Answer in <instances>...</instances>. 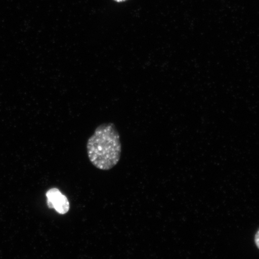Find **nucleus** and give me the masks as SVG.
I'll list each match as a JSON object with an SVG mask.
<instances>
[{
    "label": "nucleus",
    "mask_w": 259,
    "mask_h": 259,
    "mask_svg": "<svg viewBox=\"0 0 259 259\" xmlns=\"http://www.w3.org/2000/svg\"><path fill=\"white\" fill-rule=\"evenodd\" d=\"M89 160L99 170H109L120 160L122 146L119 132L113 123L97 127L87 143Z\"/></svg>",
    "instance_id": "obj_1"
},
{
    "label": "nucleus",
    "mask_w": 259,
    "mask_h": 259,
    "mask_svg": "<svg viewBox=\"0 0 259 259\" xmlns=\"http://www.w3.org/2000/svg\"><path fill=\"white\" fill-rule=\"evenodd\" d=\"M48 205L50 208H54L60 214H66L69 211L70 203L67 197L56 188L51 189L47 193Z\"/></svg>",
    "instance_id": "obj_2"
},
{
    "label": "nucleus",
    "mask_w": 259,
    "mask_h": 259,
    "mask_svg": "<svg viewBox=\"0 0 259 259\" xmlns=\"http://www.w3.org/2000/svg\"><path fill=\"white\" fill-rule=\"evenodd\" d=\"M254 241L255 245H256L257 248L259 249V230L255 235Z\"/></svg>",
    "instance_id": "obj_3"
},
{
    "label": "nucleus",
    "mask_w": 259,
    "mask_h": 259,
    "mask_svg": "<svg viewBox=\"0 0 259 259\" xmlns=\"http://www.w3.org/2000/svg\"><path fill=\"white\" fill-rule=\"evenodd\" d=\"M114 1L118 3H121L127 1V0H114Z\"/></svg>",
    "instance_id": "obj_4"
}]
</instances>
